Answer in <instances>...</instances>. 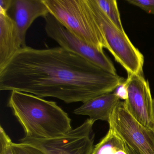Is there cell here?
Listing matches in <instances>:
<instances>
[{
    "mask_svg": "<svg viewBox=\"0 0 154 154\" xmlns=\"http://www.w3.org/2000/svg\"><path fill=\"white\" fill-rule=\"evenodd\" d=\"M126 79L61 47L21 48L0 69V91H18L66 103L112 92Z\"/></svg>",
    "mask_w": 154,
    "mask_h": 154,
    "instance_id": "1",
    "label": "cell"
},
{
    "mask_svg": "<svg viewBox=\"0 0 154 154\" xmlns=\"http://www.w3.org/2000/svg\"><path fill=\"white\" fill-rule=\"evenodd\" d=\"M8 106L25 131V137L46 139L72 130L68 114L56 102L26 93L12 91Z\"/></svg>",
    "mask_w": 154,
    "mask_h": 154,
    "instance_id": "2",
    "label": "cell"
},
{
    "mask_svg": "<svg viewBox=\"0 0 154 154\" xmlns=\"http://www.w3.org/2000/svg\"><path fill=\"white\" fill-rule=\"evenodd\" d=\"M49 13L86 44L103 51L107 45L88 0H44Z\"/></svg>",
    "mask_w": 154,
    "mask_h": 154,
    "instance_id": "3",
    "label": "cell"
},
{
    "mask_svg": "<svg viewBox=\"0 0 154 154\" xmlns=\"http://www.w3.org/2000/svg\"><path fill=\"white\" fill-rule=\"evenodd\" d=\"M100 26L107 49L115 60L126 70L128 75H143V54L132 44L125 31L120 30L101 9L95 0H88Z\"/></svg>",
    "mask_w": 154,
    "mask_h": 154,
    "instance_id": "4",
    "label": "cell"
},
{
    "mask_svg": "<svg viewBox=\"0 0 154 154\" xmlns=\"http://www.w3.org/2000/svg\"><path fill=\"white\" fill-rule=\"evenodd\" d=\"M94 123L88 119L79 127L62 136L46 139L24 137L20 142L35 147L46 154H92L94 147Z\"/></svg>",
    "mask_w": 154,
    "mask_h": 154,
    "instance_id": "5",
    "label": "cell"
},
{
    "mask_svg": "<svg viewBox=\"0 0 154 154\" xmlns=\"http://www.w3.org/2000/svg\"><path fill=\"white\" fill-rule=\"evenodd\" d=\"M109 128L124 143L139 154H154V131L139 123L120 102L110 117Z\"/></svg>",
    "mask_w": 154,
    "mask_h": 154,
    "instance_id": "6",
    "label": "cell"
},
{
    "mask_svg": "<svg viewBox=\"0 0 154 154\" xmlns=\"http://www.w3.org/2000/svg\"><path fill=\"white\" fill-rule=\"evenodd\" d=\"M45 20L47 35L56 42L59 46L83 57L105 71L117 75L114 65L103 51L86 44L75 36L50 13Z\"/></svg>",
    "mask_w": 154,
    "mask_h": 154,
    "instance_id": "7",
    "label": "cell"
},
{
    "mask_svg": "<svg viewBox=\"0 0 154 154\" xmlns=\"http://www.w3.org/2000/svg\"><path fill=\"white\" fill-rule=\"evenodd\" d=\"M128 96L124 102L131 115L141 125L154 131L153 99L148 82L143 75H128Z\"/></svg>",
    "mask_w": 154,
    "mask_h": 154,
    "instance_id": "8",
    "label": "cell"
},
{
    "mask_svg": "<svg viewBox=\"0 0 154 154\" xmlns=\"http://www.w3.org/2000/svg\"><path fill=\"white\" fill-rule=\"evenodd\" d=\"M11 16L16 24L23 47H26V35L32 23L40 17L45 18L49 14L44 0H13Z\"/></svg>",
    "mask_w": 154,
    "mask_h": 154,
    "instance_id": "9",
    "label": "cell"
},
{
    "mask_svg": "<svg viewBox=\"0 0 154 154\" xmlns=\"http://www.w3.org/2000/svg\"><path fill=\"white\" fill-rule=\"evenodd\" d=\"M22 48L14 20L8 14H0V69Z\"/></svg>",
    "mask_w": 154,
    "mask_h": 154,
    "instance_id": "10",
    "label": "cell"
},
{
    "mask_svg": "<svg viewBox=\"0 0 154 154\" xmlns=\"http://www.w3.org/2000/svg\"><path fill=\"white\" fill-rule=\"evenodd\" d=\"M120 102L113 92L93 98L74 110L76 115H85L93 121L101 120L109 122L112 111Z\"/></svg>",
    "mask_w": 154,
    "mask_h": 154,
    "instance_id": "11",
    "label": "cell"
},
{
    "mask_svg": "<svg viewBox=\"0 0 154 154\" xmlns=\"http://www.w3.org/2000/svg\"><path fill=\"white\" fill-rule=\"evenodd\" d=\"M92 154H128L125 143L109 128L106 136L94 146Z\"/></svg>",
    "mask_w": 154,
    "mask_h": 154,
    "instance_id": "12",
    "label": "cell"
},
{
    "mask_svg": "<svg viewBox=\"0 0 154 154\" xmlns=\"http://www.w3.org/2000/svg\"><path fill=\"white\" fill-rule=\"evenodd\" d=\"M101 9L111 21L122 31H124L116 0H95Z\"/></svg>",
    "mask_w": 154,
    "mask_h": 154,
    "instance_id": "13",
    "label": "cell"
},
{
    "mask_svg": "<svg viewBox=\"0 0 154 154\" xmlns=\"http://www.w3.org/2000/svg\"><path fill=\"white\" fill-rule=\"evenodd\" d=\"M12 148L14 154H46L35 147L21 142H12Z\"/></svg>",
    "mask_w": 154,
    "mask_h": 154,
    "instance_id": "14",
    "label": "cell"
},
{
    "mask_svg": "<svg viewBox=\"0 0 154 154\" xmlns=\"http://www.w3.org/2000/svg\"><path fill=\"white\" fill-rule=\"evenodd\" d=\"M12 141L2 126L0 127V154H14Z\"/></svg>",
    "mask_w": 154,
    "mask_h": 154,
    "instance_id": "15",
    "label": "cell"
},
{
    "mask_svg": "<svg viewBox=\"0 0 154 154\" xmlns=\"http://www.w3.org/2000/svg\"><path fill=\"white\" fill-rule=\"evenodd\" d=\"M127 2L147 13L154 15V0H128Z\"/></svg>",
    "mask_w": 154,
    "mask_h": 154,
    "instance_id": "16",
    "label": "cell"
},
{
    "mask_svg": "<svg viewBox=\"0 0 154 154\" xmlns=\"http://www.w3.org/2000/svg\"><path fill=\"white\" fill-rule=\"evenodd\" d=\"M115 94L119 98L120 100H126L128 98V86L126 80L119 85L113 91Z\"/></svg>",
    "mask_w": 154,
    "mask_h": 154,
    "instance_id": "17",
    "label": "cell"
},
{
    "mask_svg": "<svg viewBox=\"0 0 154 154\" xmlns=\"http://www.w3.org/2000/svg\"><path fill=\"white\" fill-rule=\"evenodd\" d=\"M13 0H0V14H8Z\"/></svg>",
    "mask_w": 154,
    "mask_h": 154,
    "instance_id": "18",
    "label": "cell"
},
{
    "mask_svg": "<svg viewBox=\"0 0 154 154\" xmlns=\"http://www.w3.org/2000/svg\"><path fill=\"white\" fill-rule=\"evenodd\" d=\"M125 149L128 154H139L137 153L136 151H134L133 149L130 147L129 146L126 145L125 143Z\"/></svg>",
    "mask_w": 154,
    "mask_h": 154,
    "instance_id": "19",
    "label": "cell"
},
{
    "mask_svg": "<svg viewBox=\"0 0 154 154\" xmlns=\"http://www.w3.org/2000/svg\"><path fill=\"white\" fill-rule=\"evenodd\" d=\"M153 114H154V99H153Z\"/></svg>",
    "mask_w": 154,
    "mask_h": 154,
    "instance_id": "20",
    "label": "cell"
}]
</instances>
